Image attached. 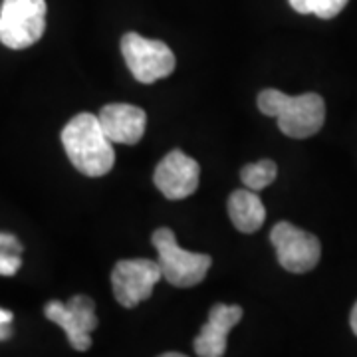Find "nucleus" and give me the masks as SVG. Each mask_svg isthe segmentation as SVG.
I'll return each mask as SVG.
<instances>
[{
  "label": "nucleus",
  "instance_id": "obj_1",
  "mask_svg": "<svg viewBox=\"0 0 357 357\" xmlns=\"http://www.w3.org/2000/svg\"><path fill=\"white\" fill-rule=\"evenodd\" d=\"M66 155L82 175L102 177L115 163L114 143L107 139L100 117L93 114H77L66 123L62 131Z\"/></svg>",
  "mask_w": 357,
  "mask_h": 357
},
{
  "label": "nucleus",
  "instance_id": "obj_2",
  "mask_svg": "<svg viewBox=\"0 0 357 357\" xmlns=\"http://www.w3.org/2000/svg\"><path fill=\"white\" fill-rule=\"evenodd\" d=\"M258 109L268 117H276L282 133L294 139L316 135L326 121V103L312 91L292 98L278 89H264L258 93Z\"/></svg>",
  "mask_w": 357,
  "mask_h": 357
},
{
  "label": "nucleus",
  "instance_id": "obj_3",
  "mask_svg": "<svg viewBox=\"0 0 357 357\" xmlns=\"http://www.w3.org/2000/svg\"><path fill=\"white\" fill-rule=\"evenodd\" d=\"M155 250L159 255L161 276L171 286L177 288H191L204 280L206 272L211 270V256L203 252H189L181 248L171 229H157L151 236Z\"/></svg>",
  "mask_w": 357,
  "mask_h": 357
},
{
  "label": "nucleus",
  "instance_id": "obj_4",
  "mask_svg": "<svg viewBox=\"0 0 357 357\" xmlns=\"http://www.w3.org/2000/svg\"><path fill=\"white\" fill-rule=\"evenodd\" d=\"M46 30V0H2L0 42L24 50L36 44Z\"/></svg>",
  "mask_w": 357,
  "mask_h": 357
},
{
  "label": "nucleus",
  "instance_id": "obj_5",
  "mask_svg": "<svg viewBox=\"0 0 357 357\" xmlns=\"http://www.w3.org/2000/svg\"><path fill=\"white\" fill-rule=\"evenodd\" d=\"M121 54L129 72L141 84H153L167 77L175 70V54L161 40L143 38L135 32H128L121 38Z\"/></svg>",
  "mask_w": 357,
  "mask_h": 357
},
{
  "label": "nucleus",
  "instance_id": "obj_6",
  "mask_svg": "<svg viewBox=\"0 0 357 357\" xmlns=\"http://www.w3.org/2000/svg\"><path fill=\"white\" fill-rule=\"evenodd\" d=\"M270 243L276 248L278 262L284 270L294 274H304L318 266L321 244L318 236L282 220L270 232Z\"/></svg>",
  "mask_w": 357,
  "mask_h": 357
},
{
  "label": "nucleus",
  "instance_id": "obj_7",
  "mask_svg": "<svg viewBox=\"0 0 357 357\" xmlns=\"http://www.w3.org/2000/svg\"><path fill=\"white\" fill-rule=\"evenodd\" d=\"M159 262L147 258L119 260L112 272V288L115 300L123 307H135L147 300L157 282L161 280Z\"/></svg>",
  "mask_w": 357,
  "mask_h": 357
},
{
  "label": "nucleus",
  "instance_id": "obj_8",
  "mask_svg": "<svg viewBox=\"0 0 357 357\" xmlns=\"http://www.w3.org/2000/svg\"><path fill=\"white\" fill-rule=\"evenodd\" d=\"M201 167L183 151L167 153L155 169V187L165 195L169 201H181L191 197L199 187Z\"/></svg>",
  "mask_w": 357,
  "mask_h": 357
},
{
  "label": "nucleus",
  "instance_id": "obj_9",
  "mask_svg": "<svg viewBox=\"0 0 357 357\" xmlns=\"http://www.w3.org/2000/svg\"><path fill=\"white\" fill-rule=\"evenodd\" d=\"M243 318V307L217 304L208 312V321L195 337V354L201 357H220L227 351L229 332Z\"/></svg>",
  "mask_w": 357,
  "mask_h": 357
},
{
  "label": "nucleus",
  "instance_id": "obj_10",
  "mask_svg": "<svg viewBox=\"0 0 357 357\" xmlns=\"http://www.w3.org/2000/svg\"><path fill=\"white\" fill-rule=\"evenodd\" d=\"M98 117L107 139L123 145L139 143L147 126L145 112L137 105H129V103H109L102 107Z\"/></svg>",
  "mask_w": 357,
  "mask_h": 357
},
{
  "label": "nucleus",
  "instance_id": "obj_11",
  "mask_svg": "<svg viewBox=\"0 0 357 357\" xmlns=\"http://www.w3.org/2000/svg\"><path fill=\"white\" fill-rule=\"evenodd\" d=\"M229 217L244 234H252L266 220V208L255 191H234L229 199Z\"/></svg>",
  "mask_w": 357,
  "mask_h": 357
},
{
  "label": "nucleus",
  "instance_id": "obj_12",
  "mask_svg": "<svg viewBox=\"0 0 357 357\" xmlns=\"http://www.w3.org/2000/svg\"><path fill=\"white\" fill-rule=\"evenodd\" d=\"M44 316L54 321V324H58L62 330L68 335V342L74 345V349L77 351H86L91 347V337H89V333H86L84 330H79V326L76 324V319L72 318V314H70V310L66 307V304L62 302H58V300H52L46 304L44 307Z\"/></svg>",
  "mask_w": 357,
  "mask_h": 357
},
{
  "label": "nucleus",
  "instance_id": "obj_13",
  "mask_svg": "<svg viewBox=\"0 0 357 357\" xmlns=\"http://www.w3.org/2000/svg\"><path fill=\"white\" fill-rule=\"evenodd\" d=\"M276 175H278V167L270 159H262L258 163H250V165L243 167V171H241V178L246 185V189H250V191L266 189L268 185L274 183Z\"/></svg>",
  "mask_w": 357,
  "mask_h": 357
},
{
  "label": "nucleus",
  "instance_id": "obj_14",
  "mask_svg": "<svg viewBox=\"0 0 357 357\" xmlns=\"http://www.w3.org/2000/svg\"><path fill=\"white\" fill-rule=\"evenodd\" d=\"M22 244L16 236L0 232V276H14L22 266Z\"/></svg>",
  "mask_w": 357,
  "mask_h": 357
},
{
  "label": "nucleus",
  "instance_id": "obj_15",
  "mask_svg": "<svg viewBox=\"0 0 357 357\" xmlns=\"http://www.w3.org/2000/svg\"><path fill=\"white\" fill-rule=\"evenodd\" d=\"M66 307L70 310L72 318L76 319V324L79 326V330H84L86 333H91L98 328V316H96V304L89 296H82L77 294L74 296Z\"/></svg>",
  "mask_w": 357,
  "mask_h": 357
},
{
  "label": "nucleus",
  "instance_id": "obj_16",
  "mask_svg": "<svg viewBox=\"0 0 357 357\" xmlns=\"http://www.w3.org/2000/svg\"><path fill=\"white\" fill-rule=\"evenodd\" d=\"M347 2L349 0H290V6L296 13L316 14L318 18L330 20L344 10Z\"/></svg>",
  "mask_w": 357,
  "mask_h": 357
},
{
  "label": "nucleus",
  "instance_id": "obj_17",
  "mask_svg": "<svg viewBox=\"0 0 357 357\" xmlns=\"http://www.w3.org/2000/svg\"><path fill=\"white\" fill-rule=\"evenodd\" d=\"M13 312H8V310H2L0 307V326H4V324H13Z\"/></svg>",
  "mask_w": 357,
  "mask_h": 357
},
{
  "label": "nucleus",
  "instance_id": "obj_18",
  "mask_svg": "<svg viewBox=\"0 0 357 357\" xmlns=\"http://www.w3.org/2000/svg\"><path fill=\"white\" fill-rule=\"evenodd\" d=\"M10 335H13V328H10V324H4V326H0V342L8 340Z\"/></svg>",
  "mask_w": 357,
  "mask_h": 357
},
{
  "label": "nucleus",
  "instance_id": "obj_19",
  "mask_svg": "<svg viewBox=\"0 0 357 357\" xmlns=\"http://www.w3.org/2000/svg\"><path fill=\"white\" fill-rule=\"evenodd\" d=\"M349 324H351V330H354V333L357 335V302H356V306H354V310H351V316H349Z\"/></svg>",
  "mask_w": 357,
  "mask_h": 357
}]
</instances>
